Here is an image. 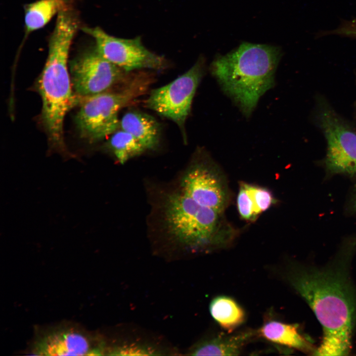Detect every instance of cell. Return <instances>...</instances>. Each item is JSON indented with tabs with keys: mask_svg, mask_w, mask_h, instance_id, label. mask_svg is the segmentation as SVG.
Returning <instances> with one entry per match:
<instances>
[{
	"mask_svg": "<svg viewBox=\"0 0 356 356\" xmlns=\"http://www.w3.org/2000/svg\"><path fill=\"white\" fill-rule=\"evenodd\" d=\"M287 278L313 311L323 328L316 356H345L350 351L356 297L344 270L292 267Z\"/></svg>",
	"mask_w": 356,
	"mask_h": 356,
	"instance_id": "6da1fadb",
	"label": "cell"
},
{
	"mask_svg": "<svg viewBox=\"0 0 356 356\" xmlns=\"http://www.w3.org/2000/svg\"><path fill=\"white\" fill-rule=\"evenodd\" d=\"M79 20L70 5L58 13L49 39L47 57L38 82L42 100V121L54 148L66 151L63 124L65 115L75 102L68 69L69 49L79 28Z\"/></svg>",
	"mask_w": 356,
	"mask_h": 356,
	"instance_id": "7a4b0ae2",
	"label": "cell"
},
{
	"mask_svg": "<svg viewBox=\"0 0 356 356\" xmlns=\"http://www.w3.org/2000/svg\"><path fill=\"white\" fill-rule=\"evenodd\" d=\"M280 57L276 46L245 43L217 57L211 72L222 90L249 117L261 96L273 87Z\"/></svg>",
	"mask_w": 356,
	"mask_h": 356,
	"instance_id": "3957f363",
	"label": "cell"
},
{
	"mask_svg": "<svg viewBox=\"0 0 356 356\" xmlns=\"http://www.w3.org/2000/svg\"><path fill=\"white\" fill-rule=\"evenodd\" d=\"M165 207L167 227L181 243L200 248L226 243V238L220 233L222 213L201 206L182 192L169 195Z\"/></svg>",
	"mask_w": 356,
	"mask_h": 356,
	"instance_id": "277c9868",
	"label": "cell"
},
{
	"mask_svg": "<svg viewBox=\"0 0 356 356\" xmlns=\"http://www.w3.org/2000/svg\"><path fill=\"white\" fill-rule=\"evenodd\" d=\"M142 84L134 82L123 90L103 92L82 98L76 124L82 137L90 142L113 134L120 127L119 110L143 91Z\"/></svg>",
	"mask_w": 356,
	"mask_h": 356,
	"instance_id": "5b68a950",
	"label": "cell"
},
{
	"mask_svg": "<svg viewBox=\"0 0 356 356\" xmlns=\"http://www.w3.org/2000/svg\"><path fill=\"white\" fill-rule=\"evenodd\" d=\"M204 73L203 60L200 59L172 82L153 90L146 100V106L173 121L184 132L193 98Z\"/></svg>",
	"mask_w": 356,
	"mask_h": 356,
	"instance_id": "8992f818",
	"label": "cell"
},
{
	"mask_svg": "<svg viewBox=\"0 0 356 356\" xmlns=\"http://www.w3.org/2000/svg\"><path fill=\"white\" fill-rule=\"evenodd\" d=\"M82 30L94 40L95 47L102 56L125 72L163 67L164 59L144 46L139 37L117 38L97 27H83Z\"/></svg>",
	"mask_w": 356,
	"mask_h": 356,
	"instance_id": "52a82bcc",
	"label": "cell"
},
{
	"mask_svg": "<svg viewBox=\"0 0 356 356\" xmlns=\"http://www.w3.org/2000/svg\"><path fill=\"white\" fill-rule=\"evenodd\" d=\"M69 67L73 90L82 98L106 91L123 79L125 72L102 56L95 47L82 52Z\"/></svg>",
	"mask_w": 356,
	"mask_h": 356,
	"instance_id": "ba28073f",
	"label": "cell"
},
{
	"mask_svg": "<svg viewBox=\"0 0 356 356\" xmlns=\"http://www.w3.org/2000/svg\"><path fill=\"white\" fill-rule=\"evenodd\" d=\"M217 170L209 164H196L183 177L182 193L201 206L222 213L228 202L225 183Z\"/></svg>",
	"mask_w": 356,
	"mask_h": 356,
	"instance_id": "9c48e42d",
	"label": "cell"
},
{
	"mask_svg": "<svg viewBox=\"0 0 356 356\" xmlns=\"http://www.w3.org/2000/svg\"><path fill=\"white\" fill-rule=\"evenodd\" d=\"M327 142L326 164L333 173H356V134L329 112L321 116Z\"/></svg>",
	"mask_w": 356,
	"mask_h": 356,
	"instance_id": "30bf717a",
	"label": "cell"
},
{
	"mask_svg": "<svg viewBox=\"0 0 356 356\" xmlns=\"http://www.w3.org/2000/svg\"><path fill=\"white\" fill-rule=\"evenodd\" d=\"M33 353L40 356L99 355L84 335L71 329L50 332L35 343Z\"/></svg>",
	"mask_w": 356,
	"mask_h": 356,
	"instance_id": "8fae6325",
	"label": "cell"
},
{
	"mask_svg": "<svg viewBox=\"0 0 356 356\" xmlns=\"http://www.w3.org/2000/svg\"><path fill=\"white\" fill-rule=\"evenodd\" d=\"M257 331L247 330L235 333L218 334L201 341L188 351L192 356H238L245 345L255 337Z\"/></svg>",
	"mask_w": 356,
	"mask_h": 356,
	"instance_id": "7c38bea8",
	"label": "cell"
},
{
	"mask_svg": "<svg viewBox=\"0 0 356 356\" xmlns=\"http://www.w3.org/2000/svg\"><path fill=\"white\" fill-rule=\"evenodd\" d=\"M121 129L131 134L147 149L155 148L158 144L160 128L152 117L137 112L126 113L120 121Z\"/></svg>",
	"mask_w": 356,
	"mask_h": 356,
	"instance_id": "4fadbf2b",
	"label": "cell"
},
{
	"mask_svg": "<svg viewBox=\"0 0 356 356\" xmlns=\"http://www.w3.org/2000/svg\"><path fill=\"white\" fill-rule=\"evenodd\" d=\"M258 337L270 342L303 352L312 348L310 344L300 333L296 326L275 320L266 321L257 330Z\"/></svg>",
	"mask_w": 356,
	"mask_h": 356,
	"instance_id": "5bb4252c",
	"label": "cell"
},
{
	"mask_svg": "<svg viewBox=\"0 0 356 356\" xmlns=\"http://www.w3.org/2000/svg\"><path fill=\"white\" fill-rule=\"evenodd\" d=\"M210 312L217 323L228 333H232L245 320V313L233 298L226 296L215 297L210 304Z\"/></svg>",
	"mask_w": 356,
	"mask_h": 356,
	"instance_id": "9a60e30c",
	"label": "cell"
},
{
	"mask_svg": "<svg viewBox=\"0 0 356 356\" xmlns=\"http://www.w3.org/2000/svg\"><path fill=\"white\" fill-rule=\"evenodd\" d=\"M62 0H38L24 7L25 38L47 24L64 4Z\"/></svg>",
	"mask_w": 356,
	"mask_h": 356,
	"instance_id": "2e32d148",
	"label": "cell"
},
{
	"mask_svg": "<svg viewBox=\"0 0 356 356\" xmlns=\"http://www.w3.org/2000/svg\"><path fill=\"white\" fill-rule=\"evenodd\" d=\"M109 145L117 160L121 164L146 150L134 136L122 129L113 134Z\"/></svg>",
	"mask_w": 356,
	"mask_h": 356,
	"instance_id": "e0dca14e",
	"label": "cell"
},
{
	"mask_svg": "<svg viewBox=\"0 0 356 356\" xmlns=\"http://www.w3.org/2000/svg\"><path fill=\"white\" fill-rule=\"evenodd\" d=\"M252 198L256 216L268 209L273 204V198L267 189L258 186L244 183Z\"/></svg>",
	"mask_w": 356,
	"mask_h": 356,
	"instance_id": "ac0fdd59",
	"label": "cell"
},
{
	"mask_svg": "<svg viewBox=\"0 0 356 356\" xmlns=\"http://www.w3.org/2000/svg\"><path fill=\"white\" fill-rule=\"evenodd\" d=\"M237 204L239 213L243 219L253 220L257 217L252 198L244 183L240 186Z\"/></svg>",
	"mask_w": 356,
	"mask_h": 356,
	"instance_id": "d6986e66",
	"label": "cell"
},
{
	"mask_svg": "<svg viewBox=\"0 0 356 356\" xmlns=\"http://www.w3.org/2000/svg\"><path fill=\"white\" fill-rule=\"evenodd\" d=\"M109 352H111V355H154L158 351L147 346L124 345L113 348Z\"/></svg>",
	"mask_w": 356,
	"mask_h": 356,
	"instance_id": "ffe728a7",
	"label": "cell"
},
{
	"mask_svg": "<svg viewBox=\"0 0 356 356\" xmlns=\"http://www.w3.org/2000/svg\"><path fill=\"white\" fill-rule=\"evenodd\" d=\"M338 35L356 38V19L345 22L337 30Z\"/></svg>",
	"mask_w": 356,
	"mask_h": 356,
	"instance_id": "44dd1931",
	"label": "cell"
},
{
	"mask_svg": "<svg viewBox=\"0 0 356 356\" xmlns=\"http://www.w3.org/2000/svg\"><path fill=\"white\" fill-rule=\"evenodd\" d=\"M62 0L66 3L70 4L69 2H70V0Z\"/></svg>",
	"mask_w": 356,
	"mask_h": 356,
	"instance_id": "7402d4cb",
	"label": "cell"
},
{
	"mask_svg": "<svg viewBox=\"0 0 356 356\" xmlns=\"http://www.w3.org/2000/svg\"><path fill=\"white\" fill-rule=\"evenodd\" d=\"M354 208H355V209L356 210V200H355V202H354Z\"/></svg>",
	"mask_w": 356,
	"mask_h": 356,
	"instance_id": "603a6c76",
	"label": "cell"
}]
</instances>
